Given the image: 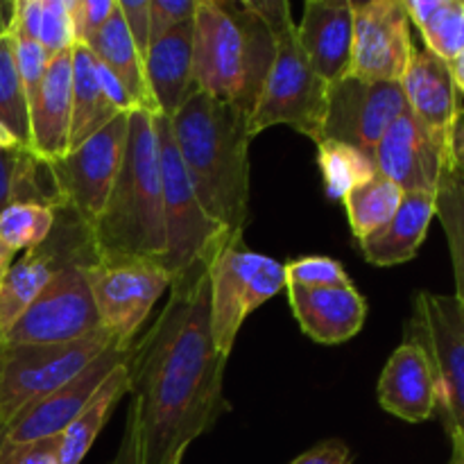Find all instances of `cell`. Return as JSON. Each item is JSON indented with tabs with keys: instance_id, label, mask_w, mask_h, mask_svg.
<instances>
[{
	"instance_id": "44",
	"label": "cell",
	"mask_w": 464,
	"mask_h": 464,
	"mask_svg": "<svg viewBox=\"0 0 464 464\" xmlns=\"http://www.w3.org/2000/svg\"><path fill=\"white\" fill-rule=\"evenodd\" d=\"M451 252V263H453V276H456V299L460 302V308L464 313V258L456 249H449Z\"/></svg>"
},
{
	"instance_id": "26",
	"label": "cell",
	"mask_w": 464,
	"mask_h": 464,
	"mask_svg": "<svg viewBox=\"0 0 464 464\" xmlns=\"http://www.w3.org/2000/svg\"><path fill=\"white\" fill-rule=\"evenodd\" d=\"M72 121L68 152L102 130L118 116L116 104L104 95L98 80V63L86 45H72Z\"/></svg>"
},
{
	"instance_id": "50",
	"label": "cell",
	"mask_w": 464,
	"mask_h": 464,
	"mask_svg": "<svg viewBox=\"0 0 464 464\" xmlns=\"http://www.w3.org/2000/svg\"><path fill=\"white\" fill-rule=\"evenodd\" d=\"M9 18H12V5H0V36L7 32V25H9Z\"/></svg>"
},
{
	"instance_id": "6",
	"label": "cell",
	"mask_w": 464,
	"mask_h": 464,
	"mask_svg": "<svg viewBox=\"0 0 464 464\" xmlns=\"http://www.w3.org/2000/svg\"><path fill=\"white\" fill-rule=\"evenodd\" d=\"M154 131H157L163 227H166V254L161 263L168 275L175 279L204 256L218 252L231 238V234L213 222L199 204L188 172L181 163L170 118L154 116Z\"/></svg>"
},
{
	"instance_id": "36",
	"label": "cell",
	"mask_w": 464,
	"mask_h": 464,
	"mask_svg": "<svg viewBox=\"0 0 464 464\" xmlns=\"http://www.w3.org/2000/svg\"><path fill=\"white\" fill-rule=\"evenodd\" d=\"M12 34L14 41V57H16V68L18 75H21L23 89H25L27 104L34 98V93L39 91L41 80L45 75V68L50 63V54L41 48L39 41L30 39V36L21 34V32L7 30Z\"/></svg>"
},
{
	"instance_id": "28",
	"label": "cell",
	"mask_w": 464,
	"mask_h": 464,
	"mask_svg": "<svg viewBox=\"0 0 464 464\" xmlns=\"http://www.w3.org/2000/svg\"><path fill=\"white\" fill-rule=\"evenodd\" d=\"M426 50L442 62L464 53V0H403Z\"/></svg>"
},
{
	"instance_id": "18",
	"label": "cell",
	"mask_w": 464,
	"mask_h": 464,
	"mask_svg": "<svg viewBox=\"0 0 464 464\" xmlns=\"http://www.w3.org/2000/svg\"><path fill=\"white\" fill-rule=\"evenodd\" d=\"M297 41L320 80L334 84L347 77L353 44L352 0H308L297 25Z\"/></svg>"
},
{
	"instance_id": "49",
	"label": "cell",
	"mask_w": 464,
	"mask_h": 464,
	"mask_svg": "<svg viewBox=\"0 0 464 464\" xmlns=\"http://www.w3.org/2000/svg\"><path fill=\"white\" fill-rule=\"evenodd\" d=\"M0 148H5V150H12V148H23L21 143H18L16 139H14V134L12 131L7 130V127L3 125V122H0ZM25 150V148H23Z\"/></svg>"
},
{
	"instance_id": "39",
	"label": "cell",
	"mask_w": 464,
	"mask_h": 464,
	"mask_svg": "<svg viewBox=\"0 0 464 464\" xmlns=\"http://www.w3.org/2000/svg\"><path fill=\"white\" fill-rule=\"evenodd\" d=\"M195 9H198V0H150V36L152 41L193 21Z\"/></svg>"
},
{
	"instance_id": "9",
	"label": "cell",
	"mask_w": 464,
	"mask_h": 464,
	"mask_svg": "<svg viewBox=\"0 0 464 464\" xmlns=\"http://www.w3.org/2000/svg\"><path fill=\"white\" fill-rule=\"evenodd\" d=\"M130 111L113 121L63 157L45 163L57 208H68L82 229L93 227L113 188L125 154Z\"/></svg>"
},
{
	"instance_id": "21",
	"label": "cell",
	"mask_w": 464,
	"mask_h": 464,
	"mask_svg": "<svg viewBox=\"0 0 464 464\" xmlns=\"http://www.w3.org/2000/svg\"><path fill=\"white\" fill-rule=\"evenodd\" d=\"M72 121V53L50 59L39 91L30 100V152L39 161L68 154Z\"/></svg>"
},
{
	"instance_id": "22",
	"label": "cell",
	"mask_w": 464,
	"mask_h": 464,
	"mask_svg": "<svg viewBox=\"0 0 464 464\" xmlns=\"http://www.w3.org/2000/svg\"><path fill=\"white\" fill-rule=\"evenodd\" d=\"M193 21L166 32L150 44L143 71L159 116L172 118L195 93L193 72Z\"/></svg>"
},
{
	"instance_id": "31",
	"label": "cell",
	"mask_w": 464,
	"mask_h": 464,
	"mask_svg": "<svg viewBox=\"0 0 464 464\" xmlns=\"http://www.w3.org/2000/svg\"><path fill=\"white\" fill-rule=\"evenodd\" d=\"M0 122L12 131L23 148H30V104L18 75L9 32L0 36Z\"/></svg>"
},
{
	"instance_id": "2",
	"label": "cell",
	"mask_w": 464,
	"mask_h": 464,
	"mask_svg": "<svg viewBox=\"0 0 464 464\" xmlns=\"http://www.w3.org/2000/svg\"><path fill=\"white\" fill-rule=\"evenodd\" d=\"M172 136L207 216L227 234L243 236L249 208V116L195 93L170 118Z\"/></svg>"
},
{
	"instance_id": "34",
	"label": "cell",
	"mask_w": 464,
	"mask_h": 464,
	"mask_svg": "<svg viewBox=\"0 0 464 464\" xmlns=\"http://www.w3.org/2000/svg\"><path fill=\"white\" fill-rule=\"evenodd\" d=\"M36 41H39L41 48L50 54V59L72 50L75 36H72V21L68 0H41Z\"/></svg>"
},
{
	"instance_id": "16",
	"label": "cell",
	"mask_w": 464,
	"mask_h": 464,
	"mask_svg": "<svg viewBox=\"0 0 464 464\" xmlns=\"http://www.w3.org/2000/svg\"><path fill=\"white\" fill-rule=\"evenodd\" d=\"M372 157L376 172L403 193L438 195L444 177L458 168L408 109L385 131Z\"/></svg>"
},
{
	"instance_id": "38",
	"label": "cell",
	"mask_w": 464,
	"mask_h": 464,
	"mask_svg": "<svg viewBox=\"0 0 464 464\" xmlns=\"http://www.w3.org/2000/svg\"><path fill=\"white\" fill-rule=\"evenodd\" d=\"M59 451H62V435L18 444L3 442L0 464H59Z\"/></svg>"
},
{
	"instance_id": "20",
	"label": "cell",
	"mask_w": 464,
	"mask_h": 464,
	"mask_svg": "<svg viewBox=\"0 0 464 464\" xmlns=\"http://www.w3.org/2000/svg\"><path fill=\"white\" fill-rule=\"evenodd\" d=\"M295 320L304 334L320 344H343L361 334L367 302L353 284L329 288L285 285Z\"/></svg>"
},
{
	"instance_id": "14",
	"label": "cell",
	"mask_w": 464,
	"mask_h": 464,
	"mask_svg": "<svg viewBox=\"0 0 464 464\" xmlns=\"http://www.w3.org/2000/svg\"><path fill=\"white\" fill-rule=\"evenodd\" d=\"M415 45L403 0L353 3L349 75L372 82H401Z\"/></svg>"
},
{
	"instance_id": "15",
	"label": "cell",
	"mask_w": 464,
	"mask_h": 464,
	"mask_svg": "<svg viewBox=\"0 0 464 464\" xmlns=\"http://www.w3.org/2000/svg\"><path fill=\"white\" fill-rule=\"evenodd\" d=\"M136 340L130 344H113L102 356L95 358L86 370H82L75 379L66 385L50 392L48 397L39 399L32 406H27L12 424L5 430V442H32V440L50 438V435H62L82 412L86 411L104 381L109 379L116 367L125 365L134 358Z\"/></svg>"
},
{
	"instance_id": "33",
	"label": "cell",
	"mask_w": 464,
	"mask_h": 464,
	"mask_svg": "<svg viewBox=\"0 0 464 464\" xmlns=\"http://www.w3.org/2000/svg\"><path fill=\"white\" fill-rule=\"evenodd\" d=\"M438 218L447 234L449 249H456L464 258V172L460 168L449 172L435 195Z\"/></svg>"
},
{
	"instance_id": "52",
	"label": "cell",
	"mask_w": 464,
	"mask_h": 464,
	"mask_svg": "<svg viewBox=\"0 0 464 464\" xmlns=\"http://www.w3.org/2000/svg\"><path fill=\"white\" fill-rule=\"evenodd\" d=\"M3 442H5V429L0 426V447H3Z\"/></svg>"
},
{
	"instance_id": "48",
	"label": "cell",
	"mask_w": 464,
	"mask_h": 464,
	"mask_svg": "<svg viewBox=\"0 0 464 464\" xmlns=\"http://www.w3.org/2000/svg\"><path fill=\"white\" fill-rule=\"evenodd\" d=\"M14 254H16L14 249H9L7 245L0 243V285H3L5 276H7V272H9V267H12Z\"/></svg>"
},
{
	"instance_id": "41",
	"label": "cell",
	"mask_w": 464,
	"mask_h": 464,
	"mask_svg": "<svg viewBox=\"0 0 464 464\" xmlns=\"http://www.w3.org/2000/svg\"><path fill=\"white\" fill-rule=\"evenodd\" d=\"M23 148L5 150L0 148V213L14 204V193H16V175L21 166Z\"/></svg>"
},
{
	"instance_id": "30",
	"label": "cell",
	"mask_w": 464,
	"mask_h": 464,
	"mask_svg": "<svg viewBox=\"0 0 464 464\" xmlns=\"http://www.w3.org/2000/svg\"><path fill=\"white\" fill-rule=\"evenodd\" d=\"M315 145L322 179H324L326 195L331 199H344L349 190L379 175L374 166V157L353 148V145L329 139L320 140Z\"/></svg>"
},
{
	"instance_id": "29",
	"label": "cell",
	"mask_w": 464,
	"mask_h": 464,
	"mask_svg": "<svg viewBox=\"0 0 464 464\" xmlns=\"http://www.w3.org/2000/svg\"><path fill=\"white\" fill-rule=\"evenodd\" d=\"M401 199L403 190L381 175L372 177L370 181L349 190L343 202L356 240L367 238L376 229L388 225L397 208L401 207Z\"/></svg>"
},
{
	"instance_id": "43",
	"label": "cell",
	"mask_w": 464,
	"mask_h": 464,
	"mask_svg": "<svg viewBox=\"0 0 464 464\" xmlns=\"http://www.w3.org/2000/svg\"><path fill=\"white\" fill-rule=\"evenodd\" d=\"M109 464H140L139 458V442H136V426L134 420L127 412V424H125V433H122L121 447H118L116 456Z\"/></svg>"
},
{
	"instance_id": "51",
	"label": "cell",
	"mask_w": 464,
	"mask_h": 464,
	"mask_svg": "<svg viewBox=\"0 0 464 464\" xmlns=\"http://www.w3.org/2000/svg\"><path fill=\"white\" fill-rule=\"evenodd\" d=\"M5 352H7V343H5V335L0 334V374H3V362H5Z\"/></svg>"
},
{
	"instance_id": "19",
	"label": "cell",
	"mask_w": 464,
	"mask_h": 464,
	"mask_svg": "<svg viewBox=\"0 0 464 464\" xmlns=\"http://www.w3.org/2000/svg\"><path fill=\"white\" fill-rule=\"evenodd\" d=\"M379 403L411 424L430 420L438 411V385L426 349L408 338L385 362L379 379Z\"/></svg>"
},
{
	"instance_id": "42",
	"label": "cell",
	"mask_w": 464,
	"mask_h": 464,
	"mask_svg": "<svg viewBox=\"0 0 464 464\" xmlns=\"http://www.w3.org/2000/svg\"><path fill=\"white\" fill-rule=\"evenodd\" d=\"M352 460L353 456L347 444L340 442V440H324L299 458H295L290 464H352Z\"/></svg>"
},
{
	"instance_id": "10",
	"label": "cell",
	"mask_w": 464,
	"mask_h": 464,
	"mask_svg": "<svg viewBox=\"0 0 464 464\" xmlns=\"http://www.w3.org/2000/svg\"><path fill=\"white\" fill-rule=\"evenodd\" d=\"M100 324L122 344L134 343L172 276L157 258H93L84 263Z\"/></svg>"
},
{
	"instance_id": "11",
	"label": "cell",
	"mask_w": 464,
	"mask_h": 464,
	"mask_svg": "<svg viewBox=\"0 0 464 464\" xmlns=\"http://www.w3.org/2000/svg\"><path fill=\"white\" fill-rule=\"evenodd\" d=\"M408 334L429 353L447 430L464 438V313L456 295L417 293Z\"/></svg>"
},
{
	"instance_id": "40",
	"label": "cell",
	"mask_w": 464,
	"mask_h": 464,
	"mask_svg": "<svg viewBox=\"0 0 464 464\" xmlns=\"http://www.w3.org/2000/svg\"><path fill=\"white\" fill-rule=\"evenodd\" d=\"M118 7L125 18L131 41H134L140 59L145 62L150 41H152V36H150V0H118Z\"/></svg>"
},
{
	"instance_id": "12",
	"label": "cell",
	"mask_w": 464,
	"mask_h": 464,
	"mask_svg": "<svg viewBox=\"0 0 464 464\" xmlns=\"http://www.w3.org/2000/svg\"><path fill=\"white\" fill-rule=\"evenodd\" d=\"M86 256L72 258L7 331V344H63L102 329L89 281Z\"/></svg>"
},
{
	"instance_id": "32",
	"label": "cell",
	"mask_w": 464,
	"mask_h": 464,
	"mask_svg": "<svg viewBox=\"0 0 464 464\" xmlns=\"http://www.w3.org/2000/svg\"><path fill=\"white\" fill-rule=\"evenodd\" d=\"M57 222V208L45 204L14 202L0 213V243L14 252L41 247Z\"/></svg>"
},
{
	"instance_id": "46",
	"label": "cell",
	"mask_w": 464,
	"mask_h": 464,
	"mask_svg": "<svg viewBox=\"0 0 464 464\" xmlns=\"http://www.w3.org/2000/svg\"><path fill=\"white\" fill-rule=\"evenodd\" d=\"M449 71H451L453 82H456L458 91H460V93H464V53L458 54V57L453 59V62H449Z\"/></svg>"
},
{
	"instance_id": "25",
	"label": "cell",
	"mask_w": 464,
	"mask_h": 464,
	"mask_svg": "<svg viewBox=\"0 0 464 464\" xmlns=\"http://www.w3.org/2000/svg\"><path fill=\"white\" fill-rule=\"evenodd\" d=\"M80 256L84 254L80 252L71 258H63L57 249L48 247V240H45L41 247L27 249L23 258L12 263L3 285H0V334L7 335V331L44 293V288L62 270V266Z\"/></svg>"
},
{
	"instance_id": "37",
	"label": "cell",
	"mask_w": 464,
	"mask_h": 464,
	"mask_svg": "<svg viewBox=\"0 0 464 464\" xmlns=\"http://www.w3.org/2000/svg\"><path fill=\"white\" fill-rule=\"evenodd\" d=\"M118 0H68L75 44L86 45L116 12Z\"/></svg>"
},
{
	"instance_id": "3",
	"label": "cell",
	"mask_w": 464,
	"mask_h": 464,
	"mask_svg": "<svg viewBox=\"0 0 464 464\" xmlns=\"http://www.w3.org/2000/svg\"><path fill=\"white\" fill-rule=\"evenodd\" d=\"M93 258H157L166 254L154 116L130 111L125 154L107 204L86 229Z\"/></svg>"
},
{
	"instance_id": "13",
	"label": "cell",
	"mask_w": 464,
	"mask_h": 464,
	"mask_svg": "<svg viewBox=\"0 0 464 464\" xmlns=\"http://www.w3.org/2000/svg\"><path fill=\"white\" fill-rule=\"evenodd\" d=\"M406 109L401 82H372L347 75L329 84L320 140H340L374 154L379 140Z\"/></svg>"
},
{
	"instance_id": "7",
	"label": "cell",
	"mask_w": 464,
	"mask_h": 464,
	"mask_svg": "<svg viewBox=\"0 0 464 464\" xmlns=\"http://www.w3.org/2000/svg\"><path fill=\"white\" fill-rule=\"evenodd\" d=\"M113 344H122L98 329L63 344H7L0 374V426H7L39 399L75 379Z\"/></svg>"
},
{
	"instance_id": "47",
	"label": "cell",
	"mask_w": 464,
	"mask_h": 464,
	"mask_svg": "<svg viewBox=\"0 0 464 464\" xmlns=\"http://www.w3.org/2000/svg\"><path fill=\"white\" fill-rule=\"evenodd\" d=\"M451 438V460L449 464H464V438L458 433H449Z\"/></svg>"
},
{
	"instance_id": "27",
	"label": "cell",
	"mask_w": 464,
	"mask_h": 464,
	"mask_svg": "<svg viewBox=\"0 0 464 464\" xmlns=\"http://www.w3.org/2000/svg\"><path fill=\"white\" fill-rule=\"evenodd\" d=\"M134 361V358H131ZM130 362L116 367L104 381L100 392L95 394L93 401L86 406V411L68 426L62 433V451H59V464H80L91 451L93 442L98 440L100 430L111 417L116 403L130 392L131 379H130Z\"/></svg>"
},
{
	"instance_id": "4",
	"label": "cell",
	"mask_w": 464,
	"mask_h": 464,
	"mask_svg": "<svg viewBox=\"0 0 464 464\" xmlns=\"http://www.w3.org/2000/svg\"><path fill=\"white\" fill-rule=\"evenodd\" d=\"M193 25L198 91L252 116L275 62L270 27L229 0H198Z\"/></svg>"
},
{
	"instance_id": "1",
	"label": "cell",
	"mask_w": 464,
	"mask_h": 464,
	"mask_svg": "<svg viewBox=\"0 0 464 464\" xmlns=\"http://www.w3.org/2000/svg\"><path fill=\"white\" fill-rule=\"evenodd\" d=\"M213 254L172 279L157 322L136 340L127 412L140 464H181L186 449L229 411L222 392L229 358L213 343L208 313Z\"/></svg>"
},
{
	"instance_id": "35",
	"label": "cell",
	"mask_w": 464,
	"mask_h": 464,
	"mask_svg": "<svg viewBox=\"0 0 464 464\" xmlns=\"http://www.w3.org/2000/svg\"><path fill=\"white\" fill-rule=\"evenodd\" d=\"M285 285H304V288H329V285L352 284L344 266L329 256H304L285 263Z\"/></svg>"
},
{
	"instance_id": "8",
	"label": "cell",
	"mask_w": 464,
	"mask_h": 464,
	"mask_svg": "<svg viewBox=\"0 0 464 464\" xmlns=\"http://www.w3.org/2000/svg\"><path fill=\"white\" fill-rule=\"evenodd\" d=\"M275 62L267 72L256 109L249 116L252 136L267 127L288 125L317 143L326 111L329 84L315 75L297 41V25L290 18L275 34Z\"/></svg>"
},
{
	"instance_id": "24",
	"label": "cell",
	"mask_w": 464,
	"mask_h": 464,
	"mask_svg": "<svg viewBox=\"0 0 464 464\" xmlns=\"http://www.w3.org/2000/svg\"><path fill=\"white\" fill-rule=\"evenodd\" d=\"M86 48L116 77L118 84L130 95L134 109L159 116V109L148 89V80H145L143 59H140L139 50H136L134 41H131L130 30H127L125 18H122L118 5L107 25L86 44Z\"/></svg>"
},
{
	"instance_id": "5",
	"label": "cell",
	"mask_w": 464,
	"mask_h": 464,
	"mask_svg": "<svg viewBox=\"0 0 464 464\" xmlns=\"http://www.w3.org/2000/svg\"><path fill=\"white\" fill-rule=\"evenodd\" d=\"M284 288V266L249 249L243 236H231L213 254L208 263V313L213 343L222 356H231L245 320Z\"/></svg>"
},
{
	"instance_id": "23",
	"label": "cell",
	"mask_w": 464,
	"mask_h": 464,
	"mask_svg": "<svg viewBox=\"0 0 464 464\" xmlns=\"http://www.w3.org/2000/svg\"><path fill=\"white\" fill-rule=\"evenodd\" d=\"M438 218V204L430 193H403L401 207L388 225L367 238L358 240L367 263L381 267L401 266L412 261L426 240L429 227Z\"/></svg>"
},
{
	"instance_id": "17",
	"label": "cell",
	"mask_w": 464,
	"mask_h": 464,
	"mask_svg": "<svg viewBox=\"0 0 464 464\" xmlns=\"http://www.w3.org/2000/svg\"><path fill=\"white\" fill-rule=\"evenodd\" d=\"M401 89L406 95L408 111L415 121L433 136L435 143L453 157V136L458 122L462 121L460 91L453 82L449 63L435 57L426 48L412 53L411 63L401 77Z\"/></svg>"
},
{
	"instance_id": "45",
	"label": "cell",
	"mask_w": 464,
	"mask_h": 464,
	"mask_svg": "<svg viewBox=\"0 0 464 464\" xmlns=\"http://www.w3.org/2000/svg\"><path fill=\"white\" fill-rule=\"evenodd\" d=\"M453 157H456V166L464 172V116L458 122L456 136H453Z\"/></svg>"
}]
</instances>
